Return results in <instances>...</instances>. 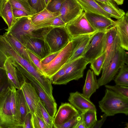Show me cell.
<instances>
[{
  "instance_id": "obj_9",
  "label": "cell",
  "mask_w": 128,
  "mask_h": 128,
  "mask_svg": "<svg viewBox=\"0 0 128 128\" xmlns=\"http://www.w3.org/2000/svg\"><path fill=\"white\" fill-rule=\"evenodd\" d=\"M106 30L98 31L93 35L83 56L89 63L104 51Z\"/></svg>"
},
{
  "instance_id": "obj_17",
  "label": "cell",
  "mask_w": 128,
  "mask_h": 128,
  "mask_svg": "<svg viewBox=\"0 0 128 128\" xmlns=\"http://www.w3.org/2000/svg\"><path fill=\"white\" fill-rule=\"evenodd\" d=\"M20 89L22 91L30 112L32 114L34 113L40 100L34 87L30 82L26 81L22 85Z\"/></svg>"
},
{
  "instance_id": "obj_42",
  "label": "cell",
  "mask_w": 128,
  "mask_h": 128,
  "mask_svg": "<svg viewBox=\"0 0 128 128\" xmlns=\"http://www.w3.org/2000/svg\"><path fill=\"white\" fill-rule=\"evenodd\" d=\"M66 25V24L62 20L60 15L55 18L52 21L51 24L52 26L54 27H65Z\"/></svg>"
},
{
  "instance_id": "obj_41",
  "label": "cell",
  "mask_w": 128,
  "mask_h": 128,
  "mask_svg": "<svg viewBox=\"0 0 128 128\" xmlns=\"http://www.w3.org/2000/svg\"><path fill=\"white\" fill-rule=\"evenodd\" d=\"M66 64L50 78L52 84H54L58 80L64 75L66 68Z\"/></svg>"
},
{
  "instance_id": "obj_1",
  "label": "cell",
  "mask_w": 128,
  "mask_h": 128,
  "mask_svg": "<svg viewBox=\"0 0 128 128\" xmlns=\"http://www.w3.org/2000/svg\"><path fill=\"white\" fill-rule=\"evenodd\" d=\"M31 17L28 16L17 18L10 28L5 30L22 44L30 38H44L51 27L36 26L32 22Z\"/></svg>"
},
{
  "instance_id": "obj_46",
  "label": "cell",
  "mask_w": 128,
  "mask_h": 128,
  "mask_svg": "<svg viewBox=\"0 0 128 128\" xmlns=\"http://www.w3.org/2000/svg\"><path fill=\"white\" fill-rule=\"evenodd\" d=\"M107 116L104 113L101 116V119L98 120H97L92 128H100L102 126L106 120Z\"/></svg>"
},
{
  "instance_id": "obj_16",
  "label": "cell",
  "mask_w": 128,
  "mask_h": 128,
  "mask_svg": "<svg viewBox=\"0 0 128 128\" xmlns=\"http://www.w3.org/2000/svg\"><path fill=\"white\" fill-rule=\"evenodd\" d=\"M4 66L11 86L16 89H20L21 85L26 81V78L11 63L8 58L4 62Z\"/></svg>"
},
{
  "instance_id": "obj_39",
  "label": "cell",
  "mask_w": 128,
  "mask_h": 128,
  "mask_svg": "<svg viewBox=\"0 0 128 128\" xmlns=\"http://www.w3.org/2000/svg\"><path fill=\"white\" fill-rule=\"evenodd\" d=\"M80 112L78 114L75 116L72 119L60 125L54 126L53 128H74L78 119Z\"/></svg>"
},
{
  "instance_id": "obj_20",
  "label": "cell",
  "mask_w": 128,
  "mask_h": 128,
  "mask_svg": "<svg viewBox=\"0 0 128 128\" xmlns=\"http://www.w3.org/2000/svg\"><path fill=\"white\" fill-rule=\"evenodd\" d=\"M60 15L59 12H52L46 8L31 16V17L32 22L35 25L48 27L52 26L51 24L52 21L55 18Z\"/></svg>"
},
{
  "instance_id": "obj_45",
  "label": "cell",
  "mask_w": 128,
  "mask_h": 128,
  "mask_svg": "<svg viewBox=\"0 0 128 128\" xmlns=\"http://www.w3.org/2000/svg\"><path fill=\"white\" fill-rule=\"evenodd\" d=\"M32 114L30 112L28 113L24 121L23 128H32Z\"/></svg>"
},
{
  "instance_id": "obj_37",
  "label": "cell",
  "mask_w": 128,
  "mask_h": 128,
  "mask_svg": "<svg viewBox=\"0 0 128 128\" xmlns=\"http://www.w3.org/2000/svg\"><path fill=\"white\" fill-rule=\"evenodd\" d=\"M31 121L32 128H47L42 118L36 112L32 114Z\"/></svg>"
},
{
  "instance_id": "obj_2",
  "label": "cell",
  "mask_w": 128,
  "mask_h": 128,
  "mask_svg": "<svg viewBox=\"0 0 128 128\" xmlns=\"http://www.w3.org/2000/svg\"><path fill=\"white\" fill-rule=\"evenodd\" d=\"M98 103L102 112L108 116L118 113L128 114V98L111 90L106 88L104 96Z\"/></svg>"
},
{
  "instance_id": "obj_12",
  "label": "cell",
  "mask_w": 128,
  "mask_h": 128,
  "mask_svg": "<svg viewBox=\"0 0 128 128\" xmlns=\"http://www.w3.org/2000/svg\"><path fill=\"white\" fill-rule=\"evenodd\" d=\"M22 44L41 60L51 53L50 48L44 38H30Z\"/></svg>"
},
{
  "instance_id": "obj_3",
  "label": "cell",
  "mask_w": 128,
  "mask_h": 128,
  "mask_svg": "<svg viewBox=\"0 0 128 128\" xmlns=\"http://www.w3.org/2000/svg\"><path fill=\"white\" fill-rule=\"evenodd\" d=\"M85 37L81 36L72 39L57 56L49 63L42 65L44 75L50 79L67 62L76 46Z\"/></svg>"
},
{
  "instance_id": "obj_24",
  "label": "cell",
  "mask_w": 128,
  "mask_h": 128,
  "mask_svg": "<svg viewBox=\"0 0 128 128\" xmlns=\"http://www.w3.org/2000/svg\"><path fill=\"white\" fill-rule=\"evenodd\" d=\"M11 92L10 102V107L14 120L20 127L23 128L24 122L22 120L18 108L16 92V89L12 86L10 87Z\"/></svg>"
},
{
  "instance_id": "obj_23",
  "label": "cell",
  "mask_w": 128,
  "mask_h": 128,
  "mask_svg": "<svg viewBox=\"0 0 128 128\" xmlns=\"http://www.w3.org/2000/svg\"><path fill=\"white\" fill-rule=\"evenodd\" d=\"M3 35L21 56L28 60L32 65L36 67L28 55L27 51V49L20 42L11 34L7 32H5Z\"/></svg>"
},
{
  "instance_id": "obj_19",
  "label": "cell",
  "mask_w": 128,
  "mask_h": 128,
  "mask_svg": "<svg viewBox=\"0 0 128 128\" xmlns=\"http://www.w3.org/2000/svg\"><path fill=\"white\" fill-rule=\"evenodd\" d=\"M113 26L116 29L121 46L128 50V12L121 18L114 21Z\"/></svg>"
},
{
  "instance_id": "obj_27",
  "label": "cell",
  "mask_w": 128,
  "mask_h": 128,
  "mask_svg": "<svg viewBox=\"0 0 128 128\" xmlns=\"http://www.w3.org/2000/svg\"><path fill=\"white\" fill-rule=\"evenodd\" d=\"M16 93L21 119L24 122L26 115L30 112V110L22 90L21 89H16Z\"/></svg>"
},
{
  "instance_id": "obj_21",
  "label": "cell",
  "mask_w": 128,
  "mask_h": 128,
  "mask_svg": "<svg viewBox=\"0 0 128 128\" xmlns=\"http://www.w3.org/2000/svg\"><path fill=\"white\" fill-rule=\"evenodd\" d=\"M96 76L93 71L90 69L88 70L82 93L88 98L90 99L92 95L99 88Z\"/></svg>"
},
{
  "instance_id": "obj_15",
  "label": "cell",
  "mask_w": 128,
  "mask_h": 128,
  "mask_svg": "<svg viewBox=\"0 0 128 128\" xmlns=\"http://www.w3.org/2000/svg\"><path fill=\"white\" fill-rule=\"evenodd\" d=\"M68 100L71 104L82 113L88 110L96 111L95 105L90 99L78 91L70 93Z\"/></svg>"
},
{
  "instance_id": "obj_38",
  "label": "cell",
  "mask_w": 128,
  "mask_h": 128,
  "mask_svg": "<svg viewBox=\"0 0 128 128\" xmlns=\"http://www.w3.org/2000/svg\"><path fill=\"white\" fill-rule=\"evenodd\" d=\"M28 0L30 6L37 13L43 10L46 7L45 0Z\"/></svg>"
},
{
  "instance_id": "obj_5",
  "label": "cell",
  "mask_w": 128,
  "mask_h": 128,
  "mask_svg": "<svg viewBox=\"0 0 128 128\" xmlns=\"http://www.w3.org/2000/svg\"><path fill=\"white\" fill-rule=\"evenodd\" d=\"M89 63L83 57L66 63L64 74L54 84H66L71 81L78 80L82 78L84 71Z\"/></svg>"
},
{
  "instance_id": "obj_10",
  "label": "cell",
  "mask_w": 128,
  "mask_h": 128,
  "mask_svg": "<svg viewBox=\"0 0 128 128\" xmlns=\"http://www.w3.org/2000/svg\"><path fill=\"white\" fill-rule=\"evenodd\" d=\"M24 76L34 87L40 100L49 114L54 118L57 110V104L54 98L49 95L38 81L29 73H27Z\"/></svg>"
},
{
  "instance_id": "obj_43",
  "label": "cell",
  "mask_w": 128,
  "mask_h": 128,
  "mask_svg": "<svg viewBox=\"0 0 128 128\" xmlns=\"http://www.w3.org/2000/svg\"><path fill=\"white\" fill-rule=\"evenodd\" d=\"M60 50L51 53L44 58L40 60L42 65L48 64L52 61L57 56Z\"/></svg>"
},
{
  "instance_id": "obj_49",
  "label": "cell",
  "mask_w": 128,
  "mask_h": 128,
  "mask_svg": "<svg viewBox=\"0 0 128 128\" xmlns=\"http://www.w3.org/2000/svg\"><path fill=\"white\" fill-rule=\"evenodd\" d=\"M118 5H120L123 4L124 0H113Z\"/></svg>"
},
{
  "instance_id": "obj_32",
  "label": "cell",
  "mask_w": 128,
  "mask_h": 128,
  "mask_svg": "<svg viewBox=\"0 0 128 128\" xmlns=\"http://www.w3.org/2000/svg\"><path fill=\"white\" fill-rule=\"evenodd\" d=\"M82 116L86 128H92L97 120L96 111L88 110L82 113Z\"/></svg>"
},
{
  "instance_id": "obj_28",
  "label": "cell",
  "mask_w": 128,
  "mask_h": 128,
  "mask_svg": "<svg viewBox=\"0 0 128 128\" xmlns=\"http://www.w3.org/2000/svg\"><path fill=\"white\" fill-rule=\"evenodd\" d=\"M12 8L21 10L31 16L37 13L29 4L28 0H8Z\"/></svg>"
},
{
  "instance_id": "obj_40",
  "label": "cell",
  "mask_w": 128,
  "mask_h": 128,
  "mask_svg": "<svg viewBox=\"0 0 128 128\" xmlns=\"http://www.w3.org/2000/svg\"><path fill=\"white\" fill-rule=\"evenodd\" d=\"M27 51L31 60L36 67L41 73L44 75L42 66L40 62L41 59L32 52L27 49Z\"/></svg>"
},
{
  "instance_id": "obj_7",
  "label": "cell",
  "mask_w": 128,
  "mask_h": 128,
  "mask_svg": "<svg viewBox=\"0 0 128 128\" xmlns=\"http://www.w3.org/2000/svg\"><path fill=\"white\" fill-rule=\"evenodd\" d=\"M65 28L71 39L81 36L92 34L98 31L91 26L84 12L67 23Z\"/></svg>"
},
{
  "instance_id": "obj_26",
  "label": "cell",
  "mask_w": 128,
  "mask_h": 128,
  "mask_svg": "<svg viewBox=\"0 0 128 128\" xmlns=\"http://www.w3.org/2000/svg\"><path fill=\"white\" fill-rule=\"evenodd\" d=\"M0 16L3 19L8 26L10 27L16 19L14 16L12 8L8 0H6L2 6Z\"/></svg>"
},
{
  "instance_id": "obj_8",
  "label": "cell",
  "mask_w": 128,
  "mask_h": 128,
  "mask_svg": "<svg viewBox=\"0 0 128 128\" xmlns=\"http://www.w3.org/2000/svg\"><path fill=\"white\" fill-rule=\"evenodd\" d=\"M44 39L51 53L61 50L71 40L65 27L52 28L46 34Z\"/></svg>"
},
{
  "instance_id": "obj_33",
  "label": "cell",
  "mask_w": 128,
  "mask_h": 128,
  "mask_svg": "<svg viewBox=\"0 0 128 128\" xmlns=\"http://www.w3.org/2000/svg\"><path fill=\"white\" fill-rule=\"evenodd\" d=\"M105 58V52L104 51L100 56L90 63V68L96 75L98 76L100 73Z\"/></svg>"
},
{
  "instance_id": "obj_6",
  "label": "cell",
  "mask_w": 128,
  "mask_h": 128,
  "mask_svg": "<svg viewBox=\"0 0 128 128\" xmlns=\"http://www.w3.org/2000/svg\"><path fill=\"white\" fill-rule=\"evenodd\" d=\"M11 92L9 87L0 94V128H20L13 118L10 108Z\"/></svg>"
},
{
  "instance_id": "obj_50",
  "label": "cell",
  "mask_w": 128,
  "mask_h": 128,
  "mask_svg": "<svg viewBox=\"0 0 128 128\" xmlns=\"http://www.w3.org/2000/svg\"><path fill=\"white\" fill-rule=\"evenodd\" d=\"M50 0H45V2L46 6L48 4Z\"/></svg>"
},
{
  "instance_id": "obj_30",
  "label": "cell",
  "mask_w": 128,
  "mask_h": 128,
  "mask_svg": "<svg viewBox=\"0 0 128 128\" xmlns=\"http://www.w3.org/2000/svg\"><path fill=\"white\" fill-rule=\"evenodd\" d=\"M116 75L114 79L116 84L128 86V64H123Z\"/></svg>"
},
{
  "instance_id": "obj_25",
  "label": "cell",
  "mask_w": 128,
  "mask_h": 128,
  "mask_svg": "<svg viewBox=\"0 0 128 128\" xmlns=\"http://www.w3.org/2000/svg\"><path fill=\"white\" fill-rule=\"evenodd\" d=\"M94 33L87 36L77 44L73 51L67 63L83 57Z\"/></svg>"
},
{
  "instance_id": "obj_34",
  "label": "cell",
  "mask_w": 128,
  "mask_h": 128,
  "mask_svg": "<svg viewBox=\"0 0 128 128\" xmlns=\"http://www.w3.org/2000/svg\"><path fill=\"white\" fill-rule=\"evenodd\" d=\"M11 86L6 70L0 68V94Z\"/></svg>"
},
{
  "instance_id": "obj_47",
  "label": "cell",
  "mask_w": 128,
  "mask_h": 128,
  "mask_svg": "<svg viewBox=\"0 0 128 128\" xmlns=\"http://www.w3.org/2000/svg\"><path fill=\"white\" fill-rule=\"evenodd\" d=\"M74 128H86L82 116V112L80 114L78 122Z\"/></svg>"
},
{
  "instance_id": "obj_22",
  "label": "cell",
  "mask_w": 128,
  "mask_h": 128,
  "mask_svg": "<svg viewBox=\"0 0 128 128\" xmlns=\"http://www.w3.org/2000/svg\"><path fill=\"white\" fill-rule=\"evenodd\" d=\"M84 11L100 14L109 18L110 15L103 10L95 0H76Z\"/></svg>"
},
{
  "instance_id": "obj_48",
  "label": "cell",
  "mask_w": 128,
  "mask_h": 128,
  "mask_svg": "<svg viewBox=\"0 0 128 128\" xmlns=\"http://www.w3.org/2000/svg\"><path fill=\"white\" fill-rule=\"evenodd\" d=\"M100 2L114 8H118L115 2L113 0H96Z\"/></svg>"
},
{
  "instance_id": "obj_11",
  "label": "cell",
  "mask_w": 128,
  "mask_h": 128,
  "mask_svg": "<svg viewBox=\"0 0 128 128\" xmlns=\"http://www.w3.org/2000/svg\"><path fill=\"white\" fill-rule=\"evenodd\" d=\"M118 38L116 30L114 26H113L106 30L104 50L105 58L102 72L106 70L114 55Z\"/></svg>"
},
{
  "instance_id": "obj_36",
  "label": "cell",
  "mask_w": 128,
  "mask_h": 128,
  "mask_svg": "<svg viewBox=\"0 0 128 128\" xmlns=\"http://www.w3.org/2000/svg\"><path fill=\"white\" fill-rule=\"evenodd\" d=\"M66 0H50L46 8L52 12H59L62 5Z\"/></svg>"
},
{
  "instance_id": "obj_14",
  "label": "cell",
  "mask_w": 128,
  "mask_h": 128,
  "mask_svg": "<svg viewBox=\"0 0 128 128\" xmlns=\"http://www.w3.org/2000/svg\"><path fill=\"white\" fill-rule=\"evenodd\" d=\"M80 111L70 103H62L54 118V126L62 124L78 114Z\"/></svg>"
},
{
  "instance_id": "obj_35",
  "label": "cell",
  "mask_w": 128,
  "mask_h": 128,
  "mask_svg": "<svg viewBox=\"0 0 128 128\" xmlns=\"http://www.w3.org/2000/svg\"><path fill=\"white\" fill-rule=\"evenodd\" d=\"M105 87L106 88L111 90L119 94L128 98V86L117 84L113 86L106 84Z\"/></svg>"
},
{
  "instance_id": "obj_31",
  "label": "cell",
  "mask_w": 128,
  "mask_h": 128,
  "mask_svg": "<svg viewBox=\"0 0 128 128\" xmlns=\"http://www.w3.org/2000/svg\"><path fill=\"white\" fill-rule=\"evenodd\" d=\"M96 3L105 12L110 14L111 17L118 19L125 15V13L122 9L114 8L95 0Z\"/></svg>"
},
{
  "instance_id": "obj_44",
  "label": "cell",
  "mask_w": 128,
  "mask_h": 128,
  "mask_svg": "<svg viewBox=\"0 0 128 128\" xmlns=\"http://www.w3.org/2000/svg\"><path fill=\"white\" fill-rule=\"evenodd\" d=\"M12 10L14 16L16 19L22 17L29 16L24 11L18 8H12Z\"/></svg>"
},
{
  "instance_id": "obj_13",
  "label": "cell",
  "mask_w": 128,
  "mask_h": 128,
  "mask_svg": "<svg viewBox=\"0 0 128 128\" xmlns=\"http://www.w3.org/2000/svg\"><path fill=\"white\" fill-rule=\"evenodd\" d=\"M83 12L76 0H66L59 12L61 17L66 24Z\"/></svg>"
},
{
  "instance_id": "obj_29",
  "label": "cell",
  "mask_w": 128,
  "mask_h": 128,
  "mask_svg": "<svg viewBox=\"0 0 128 128\" xmlns=\"http://www.w3.org/2000/svg\"><path fill=\"white\" fill-rule=\"evenodd\" d=\"M36 112L42 118L47 128H53L54 118L49 114L44 104L41 100L38 103Z\"/></svg>"
},
{
  "instance_id": "obj_4",
  "label": "cell",
  "mask_w": 128,
  "mask_h": 128,
  "mask_svg": "<svg viewBox=\"0 0 128 128\" xmlns=\"http://www.w3.org/2000/svg\"><path fill=\"white\" fill-rule=\"evenodd\" d=\"M124 64H128V52L120 46L118 38L114 55L98 80L99 86L105 85L113 80L120 68Z\"/></svg>"
},
{
  "instance_id": "obj_18",
  "label": "cell",
  "mask_w": 128,
  "mask_h": 128,
  "mask_svg": "<svg viewBox=\"0 0 128 128\" xmlns=\"http://www.w3.org/2000/svg\"><path fill=\"white\" fill-rule=\"evenodd\" d=\"M86 18L91 26L98 31L105 30L114 25V21L101 15L85 12Z\"/></svg>"
}]
</instances>
